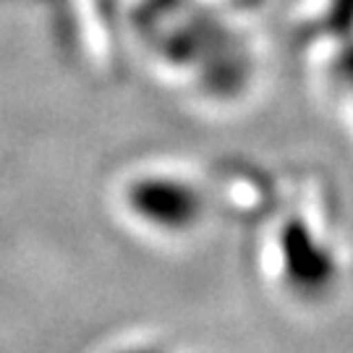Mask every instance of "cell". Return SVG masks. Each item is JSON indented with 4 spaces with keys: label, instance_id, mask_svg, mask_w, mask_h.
Masks as SVG:
<instances>
[{
    "label": "cell",
    "instance_id": "1",
    "mask_svg": "<svg viewBox=\"0 0 353 353\" xmlns=\"http://www.w3.org/2000/svg\"><path fill=\"white\" fill-rule=\"evenodd\" d=\"M134 210L152 225L165 230H186L202 212V196L183 181L150 178L131 189Z\"/></svg>",
    "mask_w": 353,
    "mask_h": 353
},
{
    "label": "cell",
    "instance_id": "2",
    "mask_svg": "<svg viewBox=\"0 0 353 353\" xmlns=\"http://www.w3.org/2000/svg\"><path fill=\"white\" fill-rule=\"evenodd\" d=\"M283 252H285V270L293 288H299L306 296H316L332 285V280L338 275L335 259L319 241L312 239V233L301 223L288 228Z\"/></svg>",
    "mask_w": 353,
    "mask_h": 353
}]
</instances>
